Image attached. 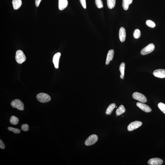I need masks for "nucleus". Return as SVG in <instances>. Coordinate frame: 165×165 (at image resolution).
Masks as SVG:
<instances>
[{"instance_id": "nucleus-1", "label": "nucleus", "mask_w": 165, "mask_h": 165, "mask_svg": "<svg viewBox=\"0 0 165 165\" xmlns=\"http://www.w3.org/2000/svg\"><path fill=\"white\" fill-rule=\"evenodd\" d=\"M36 97L37 100L43 103L49 102L51 100V97L48 94L45 93H40L37 94Z\"/></svg>"}, {"instance_id": "nucleus-2", "label": "nucleus", "mask_w": 165, "mask_h": 165, "mask_svg": "<svg viewBox=\"0 0 165 165\" xmlns=\"http://www.w3.org/2000/svg\"><path fill=\"white\" fill-rule=\"evenodd\" d=\"M16 59V62L20 64H21L25 61L26 59V57L23 51L21 50H19L17 51Z\"/></svg>"}, {"instance_id": "nucleus-3", "label": "nucleus", "mask_w": 165, "mask_h": 165, "mask_svg": "<svg viewBox=\"0 0 165 165\" xmlns=\"http://www.w3.org/2000/svg\"><path fill=\"white\" fill-rule=\"evenodd\" d=\"M11 106L14 108H16L19 110H23L24 109V105L20 100L16 99L12 101L11 103Z\"/></svg>"}, {"instance_id": "nucleus-4", "label": "nucleus", "mask_w": 165, "mask_h": 165, "mask_svg": "<svg viewBox=\"0 0 165 165\" xmlns=\"http://www.w3.org/2000/svg\"><path fill=\"white\" fill-rule=\"evenodd\" d=\"M132 97L134 99L142 103H145L147 101L146 98L145 96L139 92H134L132 94Z\"/></svg>"}, {"instance_id": "nucleus-5", "label": "nucleus", "mask_w": 165, "mask_h": 165, "mask_svg": "<svg viewBox=\"0 0 165 165\" xmlns=\"http://www.w3.org/2000/svg\"><path fill=\"white\" fill-rule=\"evenodd\" d=\"M98 140V137L96 134H92L85 141V144L87 146H90L95 143Z\"/></svg>"}, {"instance_id": "nucleus-6", "label": "nucleus", "mask_w": 165, "mask_h": 165, "mask_svg": "<svg viewBox=\"0 0 165 165\" xmlns=\"http://www.w3.org/2000/svg\"><path fill=\"white\" fill-rule=\"evenodd\" d=\"M155 49V46L153 44H150L142 49L141 52V55L148 54L153 51Z\"/></svg>"}, {"instance_id": "nucleus-7", "label": "nucleus", "mask_w": 165, "mask_h": 165, "mask_svg": "<svg viewBox=\"0 0 165 165\" xmlns=\"http://www.w3.org/2000/svg\"><path fill=\"white\" fill-rule=\"evenodd\" d=\"M142 124V123L141 121H135L132 122L127 126V130L129 131H132L140 127Z\"/></svg>"}, {"instance_id": "nucleus-8", "label": "nucleus", "mask_w": 165, "mask_h": 165, "mask_svg": "<svg viewBox=\"0 0 165 165\" xmlns=\"http://www.w3.org/2000/svg\"><path fill=\"white\" fill-rule=\"evenodd\" d=\"M163 163V160L158 158H152L148 161V164L150 165H160Z\"/></svg>"}, {"instance_id": "nucleus-9", "label": "nucleus", "mask_w": 165, "mask_h": 165, "mask_svg": "<svg viewBox=\"0 0 165 165\" xmlns=\"http://www.w3.org/2000/svg\"><path fill=\"white\" fill-rule=\"evenodd\" d=\"M153 74L156 77L164 78H165V70L160 69L155 70L153 72Z\"/></svg>"}, {"instance_id": "nucleus-10", "label": "nucleus", "mask_w": 165, "mask_h": 165, "mask_svg": "<svg viewBox=\"0 0 165 165\" xmlns=\"http://www.w3.org/2000/svg\"><path fill=\"white\" fill-rule=\"evenodd\" d=\"M136 105L141 110L146 113H149L151 111L152 109L150 108L147 105L145 104L138 102L137 103Z\"/></svg>"}, {"instance_id": "nucleus-11", "label": "nucleus", "mask_w": 165, "mask_h": 165, "mask_svg": "<svg viewBox=\"0 0 165 165\" xmlns=\"http://www.w3.org/2000/svg\"><path fill=\"white\" fill-rule=\"evenodd\" d=\"M61 55V54L60 52L57 53L54 55L53 62L56 69H58L59 68V59Z\"/></svg>"}, {"instance_id": "nucleus-12", "label": "nucleus", "mask_w": 165, "mask_h": 165, "mask_svg": "<svg viewBox=\"0 0 165 165\" xmlns=\"http://www.w3.org/2000/svg\"><path fill=\"white\" fill-rule=\"evenodd\" d=\"M126 31L124 27L120 28L119 32V37L120 41L124 42L125 41L126 38Z\"/></svg>"}, {"instance_id": "nucleus-13", "label": "nucleus", "mask_w": 165, "mask_h": 165, "mask_svg": "<svg viewBox=\"0 0 165 165\" xmlns=\"http://www.w3.org/2000/svg\"><path fill=\"white\" fill-rule=\"evenodd\" d=\"M68 5V0H59V10H63L67 7Z\"/></svg>"}, {"instance_id": "nucleus-14", "label": "nucleus", "mask_w": 165, "mask_h": 165, "mask_svg": "<svg viewBox=\"0 0 165 165\" xmlns=\"http://www.w3.org/2000/svg\"><path fill=\"white\" fill-rule=\"evenodd\" d=\"M114 55V51L113 50H110L108 52L107 56L106 64L108 65L110 61L113 59Z\"/></svg>"}, {"instance_id": "nucleus-15", "label": "nucleus", "mask_w": 165, "mask_h": 165, "mask_svg": "<svg viewBox=\"0 0 165 165\" xmlns=\"http://www.w3.org/2000/svg\"><path fill=\"white\" fill-rule=\"evenodd\" d=\"M22 0H13L12 1L14 9L18 10L20 8L22 5Z\"/></svg>"}, {"instance_id": "nucleus-16", "label": "nucleus", "mask_w": 165, "mask_h": 165, "mask_svg": "<svg viewBox=\"0 0 165 165\" xmlns=\"http://www.w3.org/2000/svg\"><path fill=\"white\" fill-rule=\"evenodd\" d=\"M133 0H123L122 6L125 10L128 9L129 5L132 3Z\"/></svg>"}, {"instance_id": "nucleus-17", "label": "nucleus", "mask_w": 165, "mask_h": 165, "mask_svg": "<svg viewBox=\"0 0 165 165\" xmlns=\"http://www.w3.org/2000/svg\"><path fill=\"white\" fill-rule=\"evenodd\" d=\"M126 109L123 105H121L119 106L116 111V116H120L125 112Z\"/></svg>"}, {"instance_id": "nucleus-18", "label": "nucleus", "mask_w": 165, "mask_h": 165, "mask_svg": "<svg viewBox=\"0 0 165 165\" xmlns=\"http://www.w3.org/2000/svg\"><path fill=\"white\" fill-rule=\"evenodd\" d=\"M125 67V64L124 62H122L120 64V68H119V70L121 73L120 77L122 79H124Z\"/></svg>"}, {"instance_id": "nucleus-19", "label": "nucleus", "mask_w": 165, "mask_h": 165, "mask_svg": "<svg viewBox=\"0 0 165 165\" xmlns=\"http://www.w3.org/2000/svg\"><path fill=\"white\" fill-rule=\"evenodd\" d=\"M116 107V104L115 103L111 104L108 107L107 109L106 113L107 115H110L111 113H112L114 109Z\"/></svg>"}, {"instance_id": "nucleus-20", "label": "nucleus", "mask_w": 165, "mask_h": 165, "mask_svg": "<svg viewBox=\"0 0 165 165\" xmlns=\"http://www.w3.org/2000/svg\"><path fill=\"white\" fill-rule=\"evenodd\" d=\"M116 0H107V5L109 9H112L115 5Z\"/></svg>"}, {"instance_id": "nucleus-21", "label": "nucleus", "mask_w": 165, "mask_h": 165, "mask_svg": "<svg viewBox=\"0 0 165 165\" xmlns=\"http://www.w3.org/2000/svg\"><path fill=\"white\" fill-rule=\"evenodd\" d=\"M10 122L11 124L13 125H17L18 124L19 122V119L16 116H11Z\"/></svg>"}, {"instance_id": "nucleus-22", "label": "nucleus", "mask_w": 165, "mask_h": 165, "mask_svg": "<svg viewBox=\"0 0 165 165\" xmlns=\"http://www.w3.org/2000/svg\"><path fill=\"white\" fill-rule=\"evenodd\" d=\"M96 6L98 8H103V3L102 0H95Z\"/></svg>"}, {"instance_id": "nucleus-23", "label": "nucleus", "mask_w": 165, "mask_h": 165, "mask_svg": "<svg viewBox=\"0 0 165 165\" xmlns=\"http://www.w3.org/2000/svg\"><path fill=\"white\" fill-rule=\"evenodd\" d=\"M141 32L138 29H136L134 30L133 33V36L134 38L138 39L140 36Z\"/></svg>"}, {"instance_id": "nucleus-24", "label": "nucleus", "mask_w": 165, "mask_h": 165, "mask_svg": "<svg viewBox=\"0 0 165 165\" xmlns=\"http://www.w3.org/2000/svg\"><path fill=\"white\" fill-rule=\"evenodd\" d=\"M158 106L160 110L165 114V104L160 102L158 104Z\"/></svg>"}, {"instance_id": "nucleus-25", "label": "nucleus", "mask_w": 165, "mask_h": 165, "mask_svg": "<svg viewBox=\"0 0 165 165\" xmlns=\"http://www.w3.org/2000/svg\"><path fill=\"white\" fill-rule=\"evenodd\" d=\"M8 129L9 131H13L16 134L20 133L21 132V130L19 129L14 128L11 127H8Z\"/></svg>"}, {"instance_id": "nucleus-26", "label": "nucleus", "mask_w": 165, "mask_h": 165, "mask_svg": "<svg viewBox=\"0 0 165 165\" xmlns=\"http://www.w3.org/2000/svg\"><path fill=\"white\" fill-rule=\"evenodd\" d=\"M146 24L149 27L152 28H154L156 26L154 22L150 20H147L146 22Z\"/></svg>"}, {"instance_id": "nucleus-27", "label": "nucleus", "mask_w": 165, "mask_h": 165, "mask_svg": "<svg viewBox=\"0 0 165 165\" xmlns=\"http://www.w3.org/2000/svg\"><path fill=\"white\" fill-rule=\"evenodd\" d=\"M21 129L24 131H27L29 129V126L27 124H25L22 125L21 127Z\"/></svg>"}, {"instance_id": "nucleus-28", "label": "nucleus", "mask_w": 165, "mask_h": 165, "mask_svg": "<svg viewBox=\"0 0 165 165\" xmlns=\"http://www.w3.org/2000/svg\"><path fill=\"white\" fill-rule=\"evenodd\" d=\"M80 3L83 8L84 9L86 8V0H80Z\"/></svg>"}, {"instance_id": "nucleus-29", "label": "nucleus", "mask_w": 165, "mask_h": 165, "mask_svg": "<svg viewBox=\"0 0 165 165\" xmlns=\"http://www.w3.org/2000/svg\"><path fill=\"white\" fill-rule=\"evenodd\" d=\"M5 144L1 139L0 140V148L1 149H5Z\"/></svg>"}, {"instance_id": "nucleus-30", "label": "nucleus", "mask_w": 165, "mask_h": 165, "mask_svg": "<svg viewBox=\"0 0 165 165\" xmlns=\"http://www.w3.org/2000/svg\"><path fill=\"white\" fill-rule=\"evenodd\" d=\"M42 0H36L35 5L37 7H38Z\"/></svg>"}]
</instances>
